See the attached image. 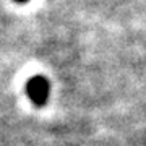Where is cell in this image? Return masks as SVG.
<instances>
[{"label": "cell", "mask_w": 146, "mask_h": 146, "mask_svg": "<svg viewBox=\"0 0 146 146\" xmlns=\"http://www.w3.org/2000/svg\"><path fill=\"white\" fill-rule=\"evenodd\" d=\"M26 93L29 96V99L33 101V104L37 107L46 106L47 99H49V93H50V84L47 81V78L37 75L33 76L26 84Z\"/></svg>", "instance_id": "obj_1"}, {"label": "cell", "mask_w": 146, "mask_h": 146, "mask_svg": "<svg viewBox=\"0 0 146 146\" xmlns=\"http://www.w3.org/2000/svg\"><path fill=\"white\" fill-rule=\"evenodd\" d=\"M15 2H20V3H25V2H28V0H15Z\"/></svg>", "instance_id": "obj_2"}]
</instances>
